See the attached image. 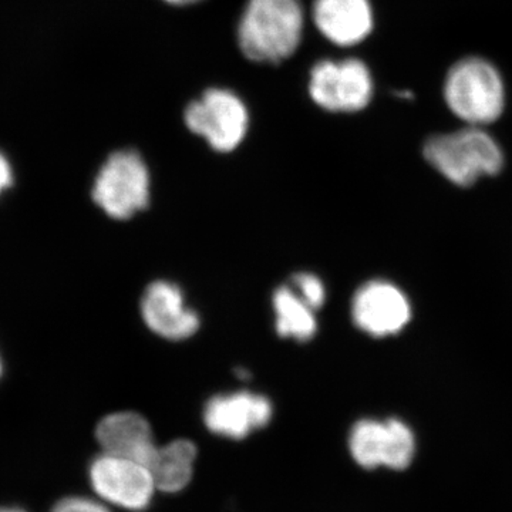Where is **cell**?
Segmentation results:
<instances>
[{"instance_id":"6da1fadb","label":"cell","mask_w":512,"mask_h":512,"mask_svg":"<svg viewBox=\"0 0 512 512\" xmlns=\"http://www.w3.org/2000/svg\"><path fill=\"white\" fill-rule=\"evenodd\" d=\"M303 23L301 0H248L239 20V47L252 62H284L301 43Z\"/></svg>"},{"instance_id":"7a4b0ae2","label":"cell","mask_w":512,"mask_h":512,"mask_svg":"<svg viewBox=\"0 0 512 512\" xmlns=\"http://www.w3.org/2000/svg\"><path fill=\"white\" fill-rule=\"evenodd\" d=\"M424 157L451 183L468 187L484 175H495L503 168L500 146L480 127L431 137L424 146Z\"/></svg>"},{"instance_id":"3957f363","label":"cell","mask_w":512,"mask_h":512,"mask_svg":"<svg viewBox=\"0 0 512 512\" xmlns=\"http://www.w3.org/2000/svg\"><path fill=\"white\" fill-rule=\"evenodd\" d=\"M450 110L467 124L485 126L500 119L505 104L503 77L481 57H466L451 67L444 83Z\"/></svg>"},{"instance_id":"277c9868","label":"cell","mask_w":512,"mask_h":512,"mask_svg":"<svg viewBox=\"0 0 512 512\" xmlns=\"http://www.w3.org/2000/svg\"><path fill=\"white\" fill-rule=\"evenodd\" d=\"M93 200L114 220H128L150 202V171L136 151L111 154L93 185Z\"/></svg>"},{"instance_id":"5b68a950","label":"cell","mask_w":512,"mask_h":512,"mask_svg":"<svg viewBox=\"0 0 512 512\" xmlns=\"http://www.w3.org/2000/svg\"><path fill=\"white\" fill-rule=\"evenodd\" d=\"M192 133L207 140L218 153H229L247 137L249 113L244 101L231 90L210 89L192 101L184 114Z\"/></svg>"},{"instance_id":"8992f818","label":"cell","mask_w":512,"mask_h":512,"mask_svg":"<svg viewBox=\"0 0 512 512\" xmlns=\"http://www.w3.org/2000/svg\"><path fill=\"white\" fill-rule=\"evenodd\" d=\"M309 93L323 110L355 113L372 100V74L359 59L322 60L312 69Z\"/></svg>"},{"instance_id":"52a82bcc","label":"cell","mask_w":512,"mask_h":512,"mask_svg":"<svg viewBox=\"0 0 512 512\" xmlns=\"http://www.w3.org/2000/svg\"><path fill=\"white\" fill-rule=\"evenodd\" d=\"M90 481L103 500L131 511L146 510L157 490L147 466L104 453L93 461Z\"/></svg>"},{"instance_id":"ba28073f","label":"cell","mask_w":512,"mask_h":512,"mask_svg":"<svg viewBox=\"0 0 512 512\" xmlns=\"http://www.w3.org/2000/svg\"><path fill=\"white\" fill-rule=\"evenodd\" d=\"M357 328L375 338L394 335L409 323L410 303L397 286L373 281L356 292L352 303Z\"/></svg>"},{"instance_id":"9c48e42d","label":"cell","mask_w":512,"mask_h":512,"mask_svg":"<svg viewBox=\"0 0 512 512\" xmlns=\"http://www.w3.org/2000/svg\"><path fill=\"white\" fill-rule=\"evenodd\" d=\"M141 316L151 332L167 340H185L200 329V316L185 301L180 286L157 281L147 286L140 303Z\"/></svg>"},{"instance_id":"30bf717a","label":"cell","mask_w":512,"mask_h":512,"mask_svg":"<svg viewBox=\"0 0 512 512\" xmlns=\"http://www.w3.org/2000/svg\"><path fill=\"white\" fill-rule=\"evenodd\" d=\"M274 407L262 394L235 392L212 397L204 410L205 426L218 436L241 440L272 419Z\"/></svg>"},{"instance_id":"8fae6325","label":"cell","mask_w":512,"mask_h":512,"mask_svg":"<svg viewBox=\"0 0 512 512\" xmlns=\"http://www.w3.org/2000/svg\"><path fill=\"white\" fill-rule=\"evenodd\" d=\"M312 18L319 32L338 46L359 45L373 30L369 0H315Z\"/></svg>"},{"instance_id":"7c38bea8","label":"cell","mask_w":512,"mask_h":512,"mask_svg":"<svg viewBox=\"0 0 512 512\" xmlns=\"http://www.w3.org/2000/svg\"><path fill=\"white\" fill-rule=\"evenodd\" d=\"M96 437L104 454L147 466L156 453L150 423L134 412L109 414L97 426Z\"/></svg>"},{"instance_id":"4fadbf2b","label":"cell","mask_w":512,"mask_h":512,"mask_svg":"<svg viewBox=\"0 0 512 512\" xmlns=\"http://www.w3.org/2000/svg\"><path fill=\"white\" fill-rule=\"evenodd\" d=\"M197 447L188 440H175L164 447H157L147 467L157 490L178 493L190 483L194 473Z\"/></svg>"},{"instance_id":"5bb4252c","label":"cell","mask_w":512,"mask_h":512,"mask_svg":"<svg viewBox=\"0 0 512 512\" xmlns=\"http://www.w3.org/2000/svg\"><path fill=\"white\" fill-rule=\"evenodd\" d=\"M276 332L282 338L308 342L318 332L315 309H312L291 285H284L276 289L274 298Z\"/></svg>"},{"instance_id":"9a60e30c","label":"cell","mask_w":512,"mask_h":512,"mask_svg":"<svg viewBox=\"0 0 512 512\" xmlns=\"http://www.w3.org/2000/svg\"><path fill=\"white\" fill-rule=\"evenodd\" d=\"M352 457L363 468L384 466L387 448V420H360L350 433Z\"/></svg>"},{"instance_id":"2e32d148","label":"cell","mask_w":512,"mask_h":512,"mask_svg":"<svg viewBox=\"0 0 512 512\" xmlns=\"http://www.w3.org/2000/svg\"><path fill=\"white\" fill-rule=\"evenodd\" d=\"M416 440L413 431L402 420H387V448L384 467L404 470L412 464Z\"/></svg>"},{"instance_id":"e0dca14e","label":"cell","mask_w":512,"mask_h":512,"mask_svg":"<svg viewBox=\"0 0 512 512\" xmlns=\"http://www.w3.org/2000/svg\"><path fill=\"white\" fill-rule=\"evenodd\" d=\"M291 288L315 311L322 308L326 301L325 285L320 281L319 276L309 272H301L293 276Z\"/></svg>"},{"instance_id":"ac0fdd59","label":"cell","mask_w":512,"mask_h":512,"mask_svg":"<svg viewBox=\"0 0 512 512\" xmlns=\"http://www.w3.org/2000/svg\"><path fill=\"white\" fill-rule=\"evenodd\" d=\"M52 512H110L104 505L89 498L70 497L59 501Z\"/></svg>"},{"instance_id":"d6986e66","label":"cell","mask_w":512,"mask_h":512,"mask_svg":"<svg viewBox=\"0 0 512 512\" xmlns=\"http://www.w3.org/2000/svg\"><path fill=\"white\" fill-rule=\"evenodd\" d=\"M13 184V171L8 158L0 153V195Z\"/></svg>"},{"instance_id":"ffe728a7","label":"cell","mask_w":512,"mask_h":512,"mask_svg":"<svg viewBox=\"0 0 512 512\" xmlns=\"http://www.w3.org/2000/svg\"><path fill=\"white\" fill-rule=\"evenodd\" d=\"M165 2L171 3L175 6H187L194 5V3L201 2V0H165Z\"/></svg>"},{"instance_id":"44dd1931","label":"cell","mask_w":512,"mask_h":512,"mask_svg":"<svg viewBox=\"0 0 512 512\" xmlns=\"http://www.w3.org/2000/svg\"><path fill=\"white\" fill-rule=\"evenodd\" d=\"M0 512H25L18 510V508H0Z\"/></svg>"},{"instance_id":"7402d4cb","label":"cell","mask_w":512,"mask_h":512,"mask_svg":"<svg viewBox=\"0 0 512 512\" xmlns=\"http://www.w3.org/2000/svg\"><path fill=\"white\" fill-rule=\"evenodd\" d=\"M0 376H2V360H0Z\"/></svg>"}]
</instances>
